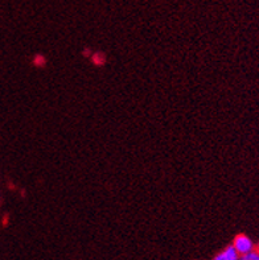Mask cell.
I'll return each instance as SVG.
<instances>
[{
  "label": "cell",
  "mask_w": 259,
  "mask_h": 260,
  "mask_svg": "<svg viewBox=\"0 0 259 260\" xmlns=\"http://www.w3.org/2000/svg\"><path fill=\"white\" fill-rule=\"evenodd\" d=\"M233 247L236 248V251L240 255H245L247 252H250V251L254 250V243L249 237L241 234L237 235L236 239H234Z\"/></svg>",
  "instance_id": "obj_1"
},
{
  "label": "cell",
  "mask_w": 259,
  "mask_h": 260,
  "mask_svg": "<svg viewBox=\"0 0 259 260\" xmlns=\"http://www.w3.org/2000/svg\"><path fill=\"white\" fill-rule=\"evenodd\" d=\"M241 255L236 251L233 246H229L225 250H222L220 254H217L213 260H240Z\"/></svg>",
  "instance_id": "obj_2"
},
{
  "label": "cell",
  "mask_w": 259,
  "mask_h": 260,
  "mask_svg": "<svg viewBox=\"0 0 259 260\" xmlns=\"http://www.w3.org/2000/svg\"><path fill=\"white\" fill-rule=\"evenodd\" d=\"M33 62H35V65L37 66H43L44 63H45V58H44L43 56H37L35 57V61H33Z\"/></svg>",
  "instance_id": "obj_4"
},
{
  "label": "cell",
  "mask_w": 259,
  "mask_h": 260,
  "mask_svg": "<svg viewBox=\"0 0 259 260\" xmlns=\"http://www.w3.org/2000/svg\"><path fill=\"white\" fill-rule=\"evenodd\" d=\"M240 260H259V251H250L247 254L241 255Z\"/></svg>",
  "instance_id": "obj_3"
}]
</instances>
